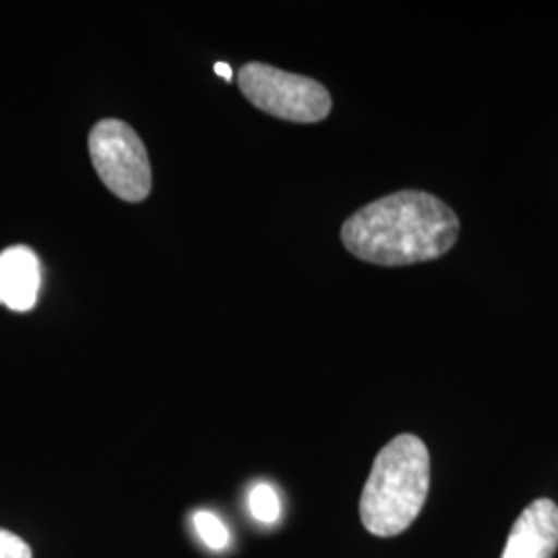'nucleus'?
Wrapping results in <instances>:
<instances>
[{
  "label": "nucleus",
  "instance_id": "20e7f679",
  "mask_svg": "<svg viewBox=\"0 0 558 558\" xmlns=\"http://www.w3.org/2000/svg\"><path fill=\"white\" fill-rule=\"evenodd\" d=\"M89 158L108 191L141 203L151 193V163L137 131L117 119H104L89 133Z\"/></svg>",
  "mask_w": 558,
  "mask_h": 558
},
{
  "label": "nucleus",
  "instance_id": "0eeeda50",
  "mask_svg": "<svg viewBox=\"0 0 558 558\" xmlns=\"http://www.w3.org/2000/svg\"><path fill=\"white\" fill-rule=\"evenodd\" d=\"M248 507L253 518L259 519L260 523H276L281 513V502L278 493L269 484H257L248 495Z\"/></svg>",
  "mask_w": 558,
  "mask_h": 558
},
{
  "label": "nucleus",
  "instance_id": "6e6552de",
  "mask_svg": "<svg viewBox=\"0 0 558 558\" xmlns=\"http://www.w3.org/2000/svg\"><path fill=\"white\" fill-rule=\"evenodd\" d=\"M193 523H195V530L199 534V538L214 550H223L230 542V534H228V527L221 523V519L211 513V511H197L193 515Z\"/></svg>",
  "mask_w": 558,
  "mask_h": 558
},
{
  "label": "nucleus",
  "instance_id": "39448f33",
  "mask_svg": "<svg viewBox=\"0 0 558 558\" xmlns=\"http://www.w3.org/2000/svg\"><path fill=\"white\" fill-rule=\"evenodd\" d=\"M557 548V502L538 499L521 511L500 558H553Z\"/></svg>",
  "mask_w": 558,
  "mask_h": 558
},
{
  "label": "nucleus",
  "instance_id": "7ed1b4c3",
  "mask_svg": "<svg viewBox=\"0 0 558 558\" xmlns=\"http://www.w3.org/2000/svg\"><path fill=\"white\" fill-rule=\"evenodd\" d=\"M239 87L255 108L276 119L313 124L331 112V96L319 81L265 62H246L240 69Z\"/></svg>",
  "mask_w": 558,
  "mask_h": 558
},
{
  "label": "nucleus",
  "instance_id": "9d476101",
  "mask_svg": "<svg viewBox=\"0 0 558 558\" xmlns=\"http://www.w3.org/2000/svg\"><path fill=\"white\" fill-rule=\"evenodd\" d=\"M216 73L220 75L221 80L232 81V69H230V64H226V62H216Z\"/></svg>",
  "mask_w": 558,
  "mask_h": 558
},
{
  "label": "nucleus",
  "instance_id": "423d86ee",
  "mask_svg": "<svg viewBox=\"0 0 558 558\" xmlns=\"http://www.w3.org/2000/svg\"><path fill=\"white\" fill-rule=\"evenodd\" d=\"M41 290V265L29 246H11L0 253V304L15 313L32 311Z\"/></svg>",
  "mask_w": 558,
  "mask_h": 558
},
{
  "label": "nucleus",
  "instance_id": "1a4fd4ad",
  "mask_svg": "<svg viewBox=\"0 0 558 558\" xmlns=\"http://www.w3.org/2000/svg\"><path fill=\"white\" fill-rule=\"evenodd\" d=\"M0 558H32V548L17 534L0 527Z\"/></svg>",
  "mask_w": 558,
  "mask_h": 558
},
{
  "label": "nucleus",
  "instance_id": "f03ea898",
  "mask_svg": "<svg viewBox=\"0 0 558 558\" xmlns=\"http://www.w3.org/2000/svg\"><path fill=\"white\" fill-rule=\"evenodd\" d=\"M430 486V456L414 435L389 440L375 458L360 499L364 527L379 538L405 532L422 511Z\"/></svg>",
  "mask_w": 558,
  "mask_h": 558
},
{
  "label": "nucleus",
  "instance_id": "f257e3e1",
  "mask_svg": "<svg viewBox=\"0 0 558 558\" xmlns=\"http://www.w3.org/2000/svg\"><path fill=\"white\" fill-rule=\"evenodd\" d=\"M458 236L453 209L424 191H399L373 201L341 226L343 246L354 257L385 267L439 259Z\"/></svg>",
  "mask_w": 558,
  "mask_h": 558
}]
</instances>
